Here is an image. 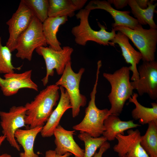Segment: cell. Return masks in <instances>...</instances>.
Returning a JSON list of instances; mask_svg holds the SVG:
<instances>
[{
    "label": "cell",
    "instance_id": "cell-1",
    "mask_svg": "<svg viewBox=\"0 0 157 157\" xmlns=\"http://www.w3.org/2000/svg\"><path fill=\"white\" fill-rule=\"evenodd\" d=\"M59 87L55 84L48 85L33 100L25 104V124L30 128L44 125L59 98Z\"/></svg>",
    "mask_w": 157,
    "mask_h": 157
},
{
    "label": "cell",
    "instance_id": "cell-2",
    "mask_svg": "<svg viewBox=\"0 0 157 157\" xmlns=\"http://www.w3.org/2000/svg\"><path fill=\"white\" fill-rule=\"evenodd\" d=\"M129 67L123 66L112 74L104 73L103 76L110 83V93L108 97L111 105L109 115L119 116L126 101L131 97L134 90L130 81Z\"/></svg>",
    "mask_w": 157,
    "mask_h": 157
},
{
    "label": "cell",
    "instance_id": "cell-3",
    "mask_svg": "<svg viewBox=\"0 0 157 157\" xmlns=\"http://www.w3.org/2000/svg\"><path fill=\"white\" fill-rule=\"evenodd\" d=\"M100 67H97L96 80L90 94V100L85 110V115L79 123L74 126L72 128L80 133L85 132L92 137H99L104 131V121L109 115L107 108L99 109L95 104L96 95Z\"/></svg>",
    "mask_w": 157,
    "mask_h": 157
},
{
    "label": "cell",
    "instance_id": "cell-4",
    "mask_svg": "<svg viewBox=\"0 0 157 157\" xmlns=\"http://www.w3.org/2000/svg\"><path fill=\"white\" fill-rule=\"evenodd\" d=\"M91 10L85 8L79 10L76 14L77 19H79V24L73 27L71 32L75 37L77 44L85 46L89 41H92L101 45L108 46L109 41L114 38L115 31L113 28L110 32L106 31L105 26L98 22L100 29L96 31L92 29L89 22L88 17Z\"/></svg>",
    "mask_w": 157,
    "mask_h": 157
},
{
    "label": "cell",
    "instance_id": "cell-5",
    "mask_svg": "<svg viewBox=\"0 0 157 157\" xmlns=\"http://www.w3.org/2000/svg\"><path fill=\"white\" fill-rule=\"evenodd\" d=\"M119 31L131 40L139 51L143 62L155 60L157 43V30L144 28L139 24L134 29L122 26H117L113 28Z\"/></svg>",
    "mask_w": 157,
    "mask_h": 157
},
{
    "label": "cell",
    "instance_id": "cell-6",
    "mask_svg": "<svg viewBox=\"0 0 157 157\" xmlns=\"http://www.w3.org/2000/svg\"><path fill=\"white\" fill-rule=\"evenodd\" d=\"M47 45L43 32L42 23L36 17L20 35L17 40L16 56L22 60H31L33 51L40 47Z\"/></svg>",
    "mask_w": 157,
    "mask_h": 157
},
{
    "label": "cell",
    "instance_id": "cell-7",
    "mask_svg": "<svg viewBox=\"0 0 157 157\" xmlns=\"http://www.w3.org/2000/svg\"><path fill=\"white\" fill-rule=\"evenodd\" d=\"M71 61L67 65L62 76L55 84L61 86L66 90L69 96L72 106V116L74 118L79 114L81 107L87 103V98L80 93L79 85L85 69L81 68L78 73H75L71 66Z\"/></svg>",
    "mask_w": 157,
    "mask_h": 157
},
{
    "label": "cell",
    "instance_id": "cell-8",
    "mask_svg": "<svg viewBox=\"0 0 157 157\" xmlns=\"http://www.w3.org/2000/svg\"><path fill=\"white\" fill-rule=\"evenodd\" d=\"M35 50L43 57L45 62L46 74L42 80L44 86L47 84L49 76H53L54 69L58 74H62L67 64L71 61V56L74 51L72 47L68 46L63 47L60 51L54 50L49 47H40Z\"/></svg>",
    "mask_w": 157,
    "mask_h": 157
},
{
    "label": "cell",
    "instance_id": "cell-9",
    "mask_svg": "<svg viewBox=\"0 0 157 157\" xmlns=\"http://www.w3.org/2000/svg\"><path fill=\"white\" fill-rule=\"evenodd\" d=\"M26 109L24 106H13L8 112L0 111L2 133L10 145L18 151L20 146L15 137L16 131L25 126Z\"/></svg>",
    "mask_w": 157,
    "mask_h": 157
},
{
    "label": "cell",
    "instance_id": "cell-10",
    "mask_svg": "<svg viewBox=\"0 0 157 157\" xmlns=\"http://www.w3.org/2000/svg\"><path fill=\"white\" fill-rule=\"evenodd\" d=\"M34 16L23 0H21L16 12L6 22L9 36L6 45L11 52L15 50L18 38L28 28Z\"/></svg>",
    "mask_w": 157,
    "mask_h": 157
},
{
    "label": "cell",
    "instance_id": "cell-11",
    "mask_svg": "<svg viewBox=\"0 0 157 157\" xmlns=\"http://www.w3.org/2000/svg\"><path fill=\"white\" fill-rule=\"evenodd\" d=\"M139 79L131 82L138 95L147 94L151 99L157 98V62L155 60L143 62L138 69Z\"/></svg>",
    "mask_w": 157,
    "mask_h": 157
},
{
    "label": "cell",
    "instance_id": "cell-12",
    "mask_svg": "<svg viewBox=\"0 0 157 157\" xmlns=\"http://www.w3.org/2000/svg\"><path fill=\"white\" fill-rule=\"evenodd\" d=\"M127 135L118 134L116 137L117 143L113 147L119 157H149L140 145L141 135L137 129L127 131Z\"/></svg>",
    "mask_w": 157,
    "mask_h": 157
},
{
    "label": "cell",
    "instance_id": "cell-13",
    "mask_svg": "<svg viewBox=\"0 0 157 157\" xmlns=\"http://www.w3.org/2000/svg\"><path fill=\"white\" fill-rule=\"evenodd\" d=\"M32 70L23 72L4 74L0 76V88L3 95L9 97L17 94L22 88H28L38 91L37 85L31 79Z\"/></svg>",
    "mask_w": 157,
    "mask_h": 157
},
{
    "label": "cell",
    "instance_id": "cell-14",
    "mask_svg": "<svg viewBox=\"0 0 157 157\" xmlns=\"http://www.w3.org/2000/svg\"><path fill=\"white\" fill-rule=\"evenodd\" d=\"M110 41L109 44L111 46H113L115 44L119 45L126 62L131 65L129 67L130 71L132 72L131 80L132 81L138 80L139 77L137 65L142 59L140 53L133 47L129 42L128 37L120 31H118Z\"/></svg>",
    "mask_w": 157,
    "mask_h": 157
},
{
    "label": "cell",
    "instance_id": "cell-15",
    "mask_svg": "<svg viewBox=\"0 0 157 157\" xmlns=\"http://www.w3.org/2000/svg\"><path fill=\"white\" fill-rule=\"evenodd\" d=\"M75 130H67L59 125L54 131V142L56 154L63 155L67 153L75 157H84V150L81 149L75 141L73 135Z\"/></svg>",
    "mask_w": 157,
    "mask_h": 157
},
{
    "label": "cell",
    "instance_id": "cell-16",
    "mask_svg": "<svg viewBox=\"0 0 157 157\" xmlns=\"http://www.w3.org/2000/svg\"><path fill=\"white\" fill-rule=\"evenodd\" d=\"M90 10L96 9L104 10L108 12L114 19L113 27L117 26H122L132 29L139 24L137 19L130 15L129 11H120L115 9L107 1L93 0L90 1L85 7Z\"/></svg>",
    "mask_w": 157,
    "mask_h": 157
},
{
    "label": "cell",
    "instance_id": "cell-17",
    "mask_svg": "<svg viewBox=\"0 0 157 157\" xmlns=\"http://www.w3.org/2000/svg\"><path fill=\"white\" fill-rule=\"evenodd\" d=\"M59 89L61 94L58 105L52 111L40 132L43 138L50 137L53 135L54 131L59 125L63 115L67 110L72 108L69 97L67 91L61 86H60Z\"/></svg>",
    "mask_w": 157,
    "mask_h": 157
},
{
    "label": "cell",
    "instance_id": "cell-18",
    "mask_svg": "<svg viewBox=\"0 0 157 157\" xmlns=\"http://www.w3.org/2000/svg\"><path fill=\"white\" fill-rule=\"evenodd\" d=\"M48 17L67 16L72 17L76 10L82 9L86 0H48Z\"/></svg>",
    "mask_w": 157,
    "mask_h": 157
},
{
    "label": "cell",
    "instance_id": "cell-19",
    "mask_svg": "<svg viewBox=\"0 0 157 157\" xmlns=\"http://www.w3.org/2000/svg\"><path fill=\"white\" fill-rule=\"evenodd\" d=\"M67 20V16L48 17L42 23L43 32L47 44L54 50L60 51L62 49L56 34L60 26L65 24Z\"/></svg>",
    "mask_w": 157,
    "mask_h": 157
},
{
    "label": "cell",
    "instance_id": "cell-20",
    "mask_svg": "<svg viewBox=\"0 0 157 157\" xmlns=\"http://www.w3.org/2000/svg\"><path fill=\"white\" fill-rule=\"evenodd\" d=\"M104 126L105 130L102 134L103 136L107 140L111 141L115 140L118 134L124 135L125 131L140 126V125L135 123L133 120L123 121L118 116L111 115L104 120Z\"/></svg>",
    "mask_w": 157,
    "mask_h": 157
},
{
    "label": "cell",
    "instance_id": "cell-21",
    "mask_svg": "<svg viewBox=\"0 0 157 157\" xmlns=\"http://www.w3.org/2000/svg\"><path fill=\"white\" fill-rule=\"evenodd\" d=\"M138 95L133 93L129 99V102L134 104L135 108L131 112V115L134 119L138 120L139 123L144 125L148 124L152 121L157 122V103H151L152 107L148 108L141 105L138 101Z\"/></svg>",
    "mask_w": 157,
    "mask_h": 157
},
{
    "label": "cell",
    "instance_id": "cell-22",
    "mask_svg": "<svg viewBox=\"0 0 157 157\" xmlns=\"http://www.w3.org/2000/svg\"><path fill=\"white\" fill-rule=\"evenodd\" d=\"M42 126H38L24 130L19 129L15 134V137L18 144L21 146L26 157H39L34 151V145L38 134L40 132Z\"/></svg>",
    "mask_w": 157,
    "mask_h": 157
},
{
    "label": "cell",
    "instance_id": "cell-23",
    "mask_svg": "<svg viewBox=\"0 0 157 157\" xmlns=\"http://www.w3.org/2000/svg\"><path fill=\"white\" fill-rule=\"evenodd\" d=\"M154 0H149L148 6L146 9L140 8L135 0H129L128 5L131 8V12L138 23L142 25L148 24L150 28L157 29V26L154 21L153 18L157 3L154 4Z\"/></svg>",
    "mask_w": 157,
    "mask_h": 157
},
{
    "label": "cell",
    "instance_id": "cell-24",
    "mask_svg": "<svg viewBox=\"0 0 157 157\" xmlns=\"http://www.w3.org/2000/svg\"><path fill=\"white\" fill-rule=\"evenodd\" d=\"M148 124L146 133L141 136L140 145L149 157H157V122Z\"/></svg>",
    "mask_w": 157,
    "mask_h": 157
},
{
    "label": "cell",
    "instance_id": "cell-25",
    "mask_svg": "<svg viewBox=\"0 0 157 157\" xmlns=\"http://www.w3.org/2000/svg\"><path fill=\"white\" fill-rule=\"evenodd\" d=\"M78 138L84 143V157H92L97 149L107 140L103 136L94 138L85 132L80 133Z\"/></svg>",
    "mask_w": 157,
    "mask_h": 157
},
{
    "label": "cell",
    "instance_id": "cell-26",
    "mask_svg": "<svg viewBox=\"0 0 157 157\" xmlns=\"http://www.w3.org/2000/svg\"><path fill=\"white\" fill-rule=\"evenodd\" d=\"M11 53L6 45H3L2 38L0 36V74H5L13 73L15 70L21 69L22 65L16 67L13 65Z\"/></svg>",
    "mask_w": 157,
    "mask_h": 157
},
{
    "label": "cell",
    "instance_id": "cell-27",
    "mask_svg": "<svg viewBox=\"0 0 157 157\" xmlns=\"http://www.w3.org/2000/svg\"><path fill=\"white\" fill-rule=\"evenodd\" d=\"M35 16L42 23L48 17V0H23Z\"/></svg>",
    "mask_w": 157,
    "mask_h": 157
},
{
    "label": "cell",
    "instance_id": "cell-28",
    "mask_svg": "<svg viewBox=\"0 0 157 157\" xmlns=\"http://www.w3.org/2000/svg\"><path fill=\"white\" fill-rule=\"evenodd\" d=\"M111 4H113L117 9L123 8L128 4L129 0H108Z\"/></svg>",
    "mask_w": 157,
    "mask_h": 157
},
{
    "label": "cell",
    "instance_id": "cell-29",
    "mask_svg": "<svg viewBox=\"0 0 157 157\" xmlns=\"http://www.w3.org/2000/svg\"><path fill=\"white\" fill-rule=\"evenodd\" d=\"M110 147L109 143L107 141L105 142L99 148L98 152H96L93 157H102L103 154Z\"/></svg>",
    "mask_w": 157,
    "mask_h": 157
},
{
    "label": "cell",
    "instance_id": "cell-30",
    "mask_svg": "<svg viewBox=\"0 0 157 157\" xmlns=\"http://www.w3.org/2000/svg\"><path fill=\"white\" fill-rule=\"evenodd\" d=\"M72 154L70 153H67L63 155H60L56 153L54 150H49L46 151L45 153V157H69Z\"/></svg>",
    "mask_w": 157,
    "mask_h": 157
},
{
    "label": "cell",
    "instance_id": "cell-31",
    "mask_svg": "<svg viewBox=\"0 0 157 157\" xmlns=\"http://www.w3.org/2000/svg\"><path fill=\"white\" fill-rule=\"evenodd\" d=\"M135 1L138 6L143 9L147 8L148 3L149 1V0H135Z\"/></svg>",
    "mask_w": 157,
    "mask_h": 157
},
{
    "label": "cell",
    "instance_id": "cell-32",
    "mask_svg": "<svg viewBox=\"0 0 157 157\" xmlns=\"http://www.w3.org/2000/svg\"><path fill=\"white\" fill-rule=\"evenodd\" d=\"M6 139V137L3 135H2L0 136V147L2 143Z\"/></svg>",
    "mask_w": 157,
    "mask_h": 157
},
{
    "label": "cell",
    "instance_id": "cell-33",
    "mask_svg": "<svg viewBox=\"0 0 157 157\" xmlns=\"http://www.w3.org/2000/svg\"><path fill=\"white\" fill-rule=\"evenodd\" d=\"M0 157H12L11 156L7 153H4L0 155Z\"/></svg>",
    "mask_w": 157,
    "mask_h": 157
},
{
    "label": "cell",
    "instance_id": "cell-34",
    "mask_svg": "<svg viewBox=\"0 0 157 157\" xmlns=\"http://www.w3.org/2000/svg\"><path fill=\"white\" fill-rule=\"evenodd\" d=\"M20 157H26L25 156L24 152L20 153L19 154Z\"/></svg>",
    "mask_w": 157,
    "mask_h": 157
}]
</instances>
